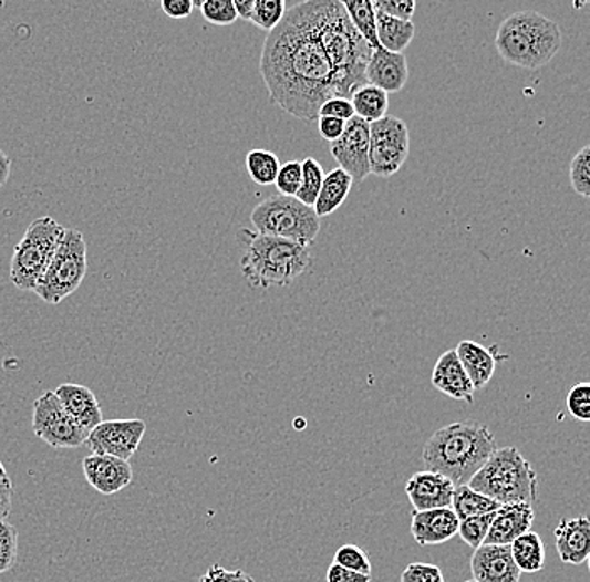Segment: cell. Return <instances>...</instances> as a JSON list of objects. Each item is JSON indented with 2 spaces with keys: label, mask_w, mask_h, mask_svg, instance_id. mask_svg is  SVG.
Wrapping results in <instances>:
<instances>
[{
  "label": "cell",
  "mask_w": 590,
  "mask_h": 582,
  "mask_svg": "<svg viewBox=\"0 0 590 582\" xmlns=\"http://www.w3.org/2000/svg\"><path fill=\"white\" fill-rule=\"evenodd\" d=\"M260 74L272 103L304 122H318L322 104L339 96L334 70L304 2L287 9L282 22L267 35Z\"/></svg>",
  "instance_id": "obj_1"
},
{
  "label": "cell",
  "mask_w": 590,
  "mask_h": 582,
  "mask_svg": "<svg viewBox=\"0 0 590 582\" xmlns=\"http://www.w3.org/2000/svg\"><path fill=\"white\" fill-rule=\"evenodd\" d=\"M306 12L312 29L331 61L338 80L339 96L351 97L366 84V66L373 49L358 34L341 0H308Z\"/></svg>",
  "instance_id": "obj_2"
},
{
  "label": "cell",
  "mask_w": 590,
  "mask_h": 582,
  "mask_svg": "<svg viewBox=\"0 0 590 582\" xmlns=\"http://www.w3.org/2000/svg\"><path fill=\"white\" fill-rule=\"evenodd\" d=\"M495 450L497 440L487 425L452 423L426 441L423 464L426 470L443 475L455 487L468 486Z\"/></svg>",
  "instance_id": "obj_3"
},
{
  "label": "cell",
  "mask_w": 590,
  "mask_h": 582,
  "mask_svg": "<svg viewBox=\"0 0 590 582\" xmlns=\"http://www.w3.org/2000/svg\"><path fill=\"white\" fill-rule=\"evenodd\" d=\"M242 247L240 271L252 289L286 288L312 266L311 249L277 237L242 229L237 236Z\"/></svg>",
  "instance_id": "obj_4"
},
{
  "label": "cell",
  "mask_w": 590,
  "mask_h": 582,
  "mask_svg": "<svg viewBox=\"0 0 590 582\" xmlns=\"http://www.w3.org/2000/svg\"><path fill=\"white\" fill-rule=\"evenodd\" d=\"M562 31L556 22L536 11L508 15L495 35V48L505 63L525 70H540L556 58Z\"/></svg>",
  "instance_id": "obj_5"
},
{
  "label": "cell",
  "mask_w": 590,
  "mask_h": 582,
  "mask_svg": "<svg viewBox=\"0 0 590 582\" xmlns=\"http://www.w3.org/2000/svg\"><path fill=\"white\" fill-rule=\"evenodd\" d=\"M468 487L500 506L517 502L532 506L539 493L536 470L515 447L497 448Z\"/></svg>",
  "instance_id": "obj_6"
},
{
  "label": "cell",
  "mask_w": 590,
  "mask_h": 582,
  "mask_svg": "<svg viewBox=\"0 0 590 582\" xmlns=\"http://www.w3.org/2000/svg\"><path fill=\"white\" fill-rule=\"evenodd\" d=\"M250 222L253 232L260 236L277 237L311 247L321 232V219L314 208L301 204L296 197L273 195L260 201L252 210Z\"/></svg>",
  "instance_id": "obj_7"
},
{
  "label": "cell",
  "mask_w": 590,
  "mask_h": 582,
  "mask_svg": "<svg viewBox=\"0 0 590 582\" xmlns=\"http://www.w3.org/2000/svg\"><path fill=\"white\" fill-rule=\"evenodd\" d=\"M64 232L66 229L49 216L35 219L25 229L11 260V281L19 291L34 292Z\"/></svg>",
  "instance_id": "obj_8"
},
{
  "label": "cell",
  "mask_w": 590,
  "mask_h": 582,
  "mask_svg": "<svg viewBox=\"0 0 590 582\" xmlns=\"http://www.w3.org/2000/svg\"><path fill=\"white\" fill-rule=\"evenodd\" d=\"M86 272V240L80 230L66 229L49 268L35 285V295L45 304L58 305L81 288Z\"/></svg>",
  "instance_id": "obj_9"
},
{
  "label": "cell",
  "mask_w": 590,
  "mask_h": 582,
  "mask_svg": "<svg viewBox=\"0 0 590 582\" xmlns=\"http://www.w3.org/2000/svg\"><path fill=\"white\" fill-rule=\"evenodd\" d=\"M410 156V129L403 119L384 116L370 125L371 175L390 178L406 164Z\"/></svg>",
  "instance_id": "obj_10"
},
{
  "label": "cell",
  "mask_w": 590,
  "mask_h": 582,
  "mask_svg": "<svg viewBox=\"0 0 590 582\" xmlns=\"http://www.w3.org/2000/svg\"><path fill=\"white\" fill-rule=\"evenodd\" d=\"M32 430L35 437L55 450L83 447L90 435L68 415L66 409L55 398L54 392H45L35 399L32 409Z\"/></svg>",
  "instance_id": "obj_11"
},
{
  "label": "cell",
  "mask_w": 590,
  "mask_h": 582,
  "mask_svg": "<svg viewBox=\"0 0 590 582\" xmlns=\"http://www.w3.org/2000/svg\"><path fill=\"white\" fill-rule=\"evenodd\" d=\"M145 434L146 423L143 419H103L87 435L86 445L93 454L110 455L130 461L138 451Z\"/></svg>",
  "instance_id": "obj_12"
},
{
  "label": "cell",
  "mask_w": 590,
  "mask_h": 582,
  "mask_svg": "<svg viewBox=\"0 0 590 582\" xmlns=\"http://www.w3.org/2000/svg\"><path fill=\"white\" fill-rule=\"evenodd\" d=\"M332 158L339 164L352 181L366 180L370 170V123L354 118L345 123L341 138L329 143Z\"/></svg>",
  "instance_id": "obj_13"
},
{
  "label": "cell",
  "mask_w": 590,
  "mask_h": 582,
  "mask_svg": "<svg viewBox=\"0 0 590 582\" xmlns=\"http://www.w3.org/2000/svg\"><path fill=\"white\" fill-rule=\"evenodd\" d=\"M84 479L96 492L110 497L122 492L133 482L130 461L110 455L93 454L83 460Z\"/></svg>",
  "instance_id": "obj_14"
},
{
  "label": "cell",
  "mask_w": 590,
  "mask_h": 582,
  "mask_svg": "<svg viewBox=\"0 0 590 582\" xmlns=\"http://www.w3.org/2000/svg\"><path fill=\"white\" fill-rule=\"evenodd\" d=\"M455 489L456 487L446 477L429 470L413 475L404 487L415 512L452 509Z\"/></svg>",
  "instance_id": "obj_15"
},
{
  "label": "cell",
  "mask_w": 590,
  "mask_h": 582,
  "mask_svg": "<svg viewBox=\"0 0 590 582\" xmlns=\"http://www.w3.org/2000/svg\"><path fill=\"white\" fill-rule=\"evenodd\" d=\"M472 574L477 582H520L521 572L508 545H480L472 555Z\"/></svg>",
  "instance_id": "obj_16"
},
{
  "label": "cell",
  "mask_w": 590,
  "mask_h": 582,
  "mask_svg": "<svg viewBox=\"0 0 590 582\" xmlns=\"http://www.w3.org/2000/svg\"><path fill=\"white\" fill-rule=\"evenodd\" d=\"M536 513L532 506L517 502L500 506L491 520L490 531L484 545H510L515 539L530 531Z\"/></svg>",
  "instance_id": "obj_17"
},
{
  "label": "cell",
  "mask_w": 590,
  "mask_h": 582,
  "mask_svg": "<svg viewBox=\"0 0 590 582\" xmlns=\"http://www.w3.org/2000/svg\"><path fill=\"white\" fill-rule=\"evenodd\" d=\"M366 84L380 87L384 93H400L406 86L410 70L404 54L376 49L366 66Z\"/></svg>",
  "instance_id": "obj_18"
},
{
  "label": "cell",
  "mask_w": 590,
  "mask_h": 582,
  "mask_svg": "<svg viewBox=\"0 0 590 582\" xmlns=\"http://www.w3.org/2000/svg\"><path fill=\"white\" fill-rule=\"evenodd\" d=\"M55 398L66 409L68 415L90 434L103 422V409L96 395L87 386L64 383L54 389Z\"/></svg>",
  "instance_id": "obj_19"
},
{
  "label": "cell",
  "mask_w": 590,
  "mask_h": 582,
  "mask_svg": "<svg viewBox=\"0 0 590 582\" xmlns=\"http://www.w3.org/2000/svg\"><path fill=\"white\" fill-rule=\"evenodd\" d=\"M458 517L452 509L425 510L411 516V534L420 545H438L458 534Z\"/></svg>",
  "instance_id": "obj_20"
},
{
  "label": "cell",
  "mask_w": 590,
  "mask_h": 582,
  "mask_svg": "<svg viewBox=\"0 0 590 582\" xmlns=\"http://www.w3.org/2000/svg\"><path fill=\"white\" fill-rule=\"evenodd\" d=\"M556 548L563 564L580 565L590 555V522L587 517L562 519L557 526Z\"/></svg>",
  "instance_id": "obj_21"
},
{
  "label": "cell",
  "mask_w": 590,
  "mask_h": 582,
  "mask_svg": "<svg viewBox=\"0 0 590 582\" xmlns=\"http://www.w3.org/2000/svg\"><path fill=\"white\" fill-rule=\"evenodd\" d=\"M432 383L438 392L456 402L474 403L475 388L466 376L455 350L445 351L433 367Z\"/></svg>",
  "instance_id": "obj_22"
},
{
  "label": "cell",
  "mask_w": 590,
  "mask_h": 582,
  "mask_svg": "<svg viewBox=\"0 0 590 582\" xmlns=\"http://www.w3.org/2000/svg\"><path fill=\"white\" fill-rule=\"evenodd\" d=\"M455 353L466 376L474 385L475 392L485 388L494 378L497 357L488 347L482 346L475 341L465 340L455 347Z\"/></svg>",
  "instance_id": "obj_23"
},
{
  "label": "cell",
  "mask_w": 590,
  "mask_h": 582,
  "mask_svg": "<svg viewBox=\"0 0 590 582\" xmlns=\"http://www.w3.org/2000/svg\"><path fill=\"white\" fill-rule=\"evenodd\" d=\"M352 178L345 174L341 168H334L329 172L322 181L321 191H319L318 200L314 204L315 216L319 219L329 217L344 204L345 198L349 197V191L352 188Z\"/></svg>",
  "instance_id": "obj_24"
},
{
  "label": "cell",
  "mask_w": 590,
  "mask_h": 582,
  "mask_svg": "<svg viewBox=\"0 0 590 582\" xmlns=\"http://www.w3.org/2000/svg\"><path fill=\"white\" fill-rule=\"evenodd\" d=\"M376 32L381 49L403 54L404 49L415 39L416 28L413 22L400 21L376 11Z\"/></svg>",
  "instance_id": "obj_25"
},
{
  "label": "cell",
  "mask_w": 590,
  "mask_h": 582,
  "mask_svg": "<svg viewBox=\"0 0 590 582\" xmlns=\"http://www.w3.org/2000/svg\"><path fill=\"white\" fill-rule=\"evenodd\" d=\"M511 559L518 571L540 572L546 564V548H544L542 539L537 532L528 531L521 534L520 538L515 539L510 545Z\"/></svg>",
  "instance_id": "obj_26"
},
{
  "label": "cell",
  "mask_w": 590,
  "mask_h": 582,
  "mask_svg": "<svg viewBox=\"0 0 590 582\" xmlns=\"http://www.w3.org/2000/svg\"><path fill=\"white\" fill-rule=\"evenodd\" d=\"M352 110H354V116L364 119L366 123H376L387 116V108H390V97L380 87L371 86V84H364V86L358 87L354 93L351 94Z\"/></svg>",
  "instance_id": "obj_27"
},
{
  "label": "cell",
  "mask_w": 590,
  "mask_h": 582,
  "mask_svg": "<svg viewBox=\"0 0 590 582\" xmlns=\"http://www.w3.org/2000/svg\"><path fill=\"white\" fill-rule=\"evenodd\" d=\"M342 6H344L345 14L356 29L358 34L370 44L373 51L381 49L380 42H377L376 9H374L373 2L371 0H352V2L345 0Z\"/></svg>",
  "instance_id": "obj_28"
},
{
  "label": "cell",
  "mask_w": 590,
  "mask_h": 582,
  "mask_svg": "<svg viewBox=\"0 0 590 582\" xmlns=\"http://www.w3.org/2000/svg\"><path fill=\"white\" fill-rule=\"evenodd\" d=\"M498 509H500V503L482 496L480 492L472 489V487H456L455 493H453L452 510L458 517V520L497 512Z\"/></svg>",
  "instance_id": "obj_29"
},
{
  "label": "cell",
  "mask_w": 590,
  "mask_h": 582,
  "mask_svg": "<svg viewBox=\"0 0 590 582\" xmlns=\"http://www.w3.org/2000/svg\"><path fill=\"white\" fill-rule=\"evenodd\" d=\"M247 172H249L252 181L260 187H269L276 184L279 175L280 164L279 156L269 149L253 148L246 158Z\"/></svg>",
  "instance_id": "obj_30"
},
{
  "label": "cell",
  "mask_w": 590,
  "mask_h": 582,
  "mask_svg": "<svg viewBox=\"0 0 590 582\" xmlns=\"http://www.w3.org/2000/svg\"><path fill=\"white\" fill-rule=\"evenodd\" d=\"M302 165V181L301 188H299L298 198L301 204L308 205V207H314L315 200H318L319 191H321L322 181H324V168L319 164L315 158L308 156Z\"/></svg>",
  "instance_id": "obj_31"
},
{
  "label": "cell",
  "mask_w": 590,
  "mask_h": 582,
  "mask_svg": "<svg viewBox=\"0 0 590 582\" xmlns=\"http://www.w3.org/2000/svg\"><path fill=\"white\" fill-rule=\"evenodd\" d=\"M286 11L287 6L283 0H256L250 22L270 34L282 22Z\"/></svg>",
  "instance_id": "obj_32"
},
{
  "label": "cell",
  "mask_w": 590,
  "mask_h": 582,
  "mask_svg": "<svg viewBox=\"0 0 590 582\" xmlns=\"http://www.w3.org/2000/svg\"><path fill=\"white\" fill-rule=\"evenodd\" d=\"M494 516L495 512H491L485 513V516L468 517V519L459 520V538H462L463 542L468 544L469 548H480V545H484L485 539H487L488 531H490Z\"/></svg>",
  "instance_id": "obj_33"
},
{
  "label": "cell",
  "mask_w": 590,
  "mask_h": 582,
  "mask_svg": "<svg viewBox=\"0 0 590 582\" xmlns=\"http://www.w3.org/2000/svg\"><path fill=\"white\" fill-rule=\"evenodd\" d=\"M570 185L580 197H590V146L586 145L570 164Z\"/></svg>",
  "instance_id": "obj_34"
},
{
  "label": "cell",
  "mask_w": 590,
  "mask_h": 582,
  "mask_svg": "<svg viewBox=\"0 0 590 582\" xmlns=\"http://www.w3.org/2000/svg\"><path fill=\"white\" fill-rule=\"evenodd\" d=\"M19 532L12 523L0 522V574L11 571L18 562Z\"/></svg>",
  "instance_id": "obj_35"
},
{
  "label": "cell",
  "mask_w": 590,
  "mask_h": 582,
  "mask_svg": "<svg viewBox=\"0 0 590 582\" xmlns=\"http://www.w3.org/2000/svg\"><path fill=\"white\" fill-rule=\"evenodd\" d=\"M332 562L349 569V571L360 572V574L371 575V571H373V565H371L366 551H363L360 545H342L335 552L334 561Z\"/></svg>",
  "instance_id": "obj_36"
},
{
  "label": "cell",
  "mask_w": 590,
  "mask_h": 582,
  "mask_svg": "<svg viewBox=\"0 0 590 582\" xmlns=\"http://www.w3.org/2000/svg\"><path fill=\"white\" fill-rule=\"evenodd\" d=\"M205 21L214 25H231L237 21L234 0H205L200 8Z\"/></svg>",
  "instance_id": "obj_37"
},
{
  "label": "cell",
  "mask_w": 590,
  "mask_h": 582,
  "mask_svg": "<svg viewBox=\"0 0 590 582\" xmlns=\"http://www.w3.org/2000/svg\"><path fill=\"white\" fill-rule=\"evenodd\" d=\"M302 181V165L301 162L293 160L287 162L286 165H282L277 175L276 187L279 190V195L283 197H296L298 195L299 188H301Z\"/></svg>",
  "instance_id": "obj_38"
},
{
  "label": "cell",
  "mask_w": 590,
  "mask_h": 582,
  "mask_svg": "<svg viewBox=\"0 0 590 582\" xmlns=\"http://www.w3.org/2000/svg\"><path fill=\"white\" fill-rule=\"evenodd\" d=\"M567 408L570 415L579 422L590 419V385L589 383H577L570 388L567 395Z\"/></svg>",
  "instance_id": "obj_39"
},
{
  "label": "cell",
  "mask_w": 590,
  "mask_h": 582,
  "mask_svg": "<svg viewBox=\"0 0 590 582\" xmlns=\"http://www.w3.org/2000/svg\"><path fill=\"white\" fill-rule=\"evenodd\" d=\"M401 582H445V578L438 565L411 562L401 574Z\"/></svg>",
  "instance_id": "obj_40"
},
{
  "label": "cell",
  "mask_w": 590,
  "mask_h": 582,
  "mask_svg": "<svg viewBox=\"0 0 590 582\" xmlns=\"http://www.w3.org/2000/svg\"><path fill=\"white\" fill-rule=\"evenodd\" d=\"M373 6L377 12L400 21L413 22L415 18L416 2L413 0H376Z\"/></svg>",
  "instance_id": "obj_41"
},
{
  "label": "cell",
  "mask_w": 590,
  "mask_h": 582,
  "mask_svg": "<svg viewBox=\"0 0 590 582\" xmlns=\"http://www.w3.org/2000/svg\"><path fill=\"white\" fill-rule=\"evenodd\" d=\"M319 116H325V118L341 119V122L348 123L349 119L354 118V110H352L351 100L349 97H329L321 108H319Z\"/></svg>",
  "instance_id": "obj_42"
},
{
  "label": "cell",
  "mask_w": 590,
  "mask_h": 582,
  "mask_svg": "<svg viewBox=\"0 0 590 582\" xmlns=\"http://www.w3.org/2000/svg\"><path fill=\"white\" fill-rule=\"evenodd\" d=\"M198 582H256V579L247 574V572L240 571V569L230 571V569H225L224 565L214 564L201 575Z\"/></svg>",
  "instance_id": "obj_43"
},
{
  "label": "cell",
  "mask_w": 590,
  "mask_h": 582,
  "mask_svg": "<svg viewBox=\"0 0 590 582\" xmlns=\"http://www.w3.org/2000/svg\"><path fill=\"white\" fill-rule=\"evenodd\" d=\"M162 11L169 19H187L194 11V0H163Z\"/></svg>",
  "instance_id": "obj_44"
},
{
  "label": "cell",
  "mask_w": 590,
  "mask_h": 582,
  "mask_svg": "<svg viewBox=\"0 0 590 582\" xmlns=\"http://www.w3.org/2000/svg\"><path fill=\"white\" fill-rule=\"evenodd\" d=\"M319 135L325 139V142L332 143L335 139L341 138L344 133L345 122L335 118H325V116H319L318 118Z\"/></svg>",
  "instance_id": "obj_45"
},
{
  "label": "cell",
  "mask_w": 590,
  "mask_h": 582,
  "mask_svg": "<svg viewBox=\"0 0 590 582\" xmlns=\"http://www.w3.org/2000/svg\"><path fill=\"white\" fill-rule=\"evenodd\" d=\"M328 582H371V575L349 571L332 562L331 568L328 569Z\"/></svg>",
  "instance_id": "obj_46"
},
{
  "label": "cell",
  "mask_w": 590,
  "mask_h": 582,
  "mask_svg": "<svg viewBox=\"0 0 590 582\" xmlns=\"http://www.w3.org/2000/svg\"><path fill=\"white\" fill-rule=\"evenodd\" d=\"M12 497H14V487H12L11 477L0 480V522H6L12 512Z\"/></svg>",
  "instance_id": "obj_47"
},
{
  "label": "cell",
  "mask_w": 590,
  "mask_h": 582,
  "mask_svg": "<svg viewBox=\"0 0 590 582\" xmlns=\"http://www.w3.org/2000/svg\"><path fill=\"white\" fill-rule=\"evenodd\" d=\"M253 6H256V0H234L237 18L244 19V21H250L252 18Z\"/></svg>",
  "instance_id": "obj_48"
},
{
  "label": "cell",
  "mask_w": 590,
  "mask_h": 582,
  "mask_svg": "<svg viewBox=\"0 0 590 582\" xmlns=\"http://www.w3.org/2000/svg\"><path fill=\"white\" fill-rule=\"evenodd\" d=\"M12 160L0 149V188L8 184L11 178Z\"/></svg>",
  "instance_id": "obj_49"
},
{
  "label": "cell",
  "mask_w": 590,
  "mask_h": 582,
  "mask_svg": "<svg viewBox=\"0 0 590 582\" xmlns=\"http://www.w3.org/2000/svg\"><path fill=\"white\" fill-rule=\"evenodd\" d=\"M9 479L8 470H6L4 464L0 461V480Z\"/></svg>",
  "instance_id": "obj_50"
},
{
  "label": "cell",
  "mask_w": 590,
  "mask_h": 582,
  "mask_svg": "<svg viewBox=\"0 0 590 582\" xmlns=\"http://www.w3.org/2000/svg\"><path fill=\"white\" fill-rule=\"evenodd\" d=\"M4 8H6L4 2H2V0H0V11H2V9H4Z\"/></svg>",
  "instance_id": "obj_51"
},
{
  "label": "cell",
  "mask_w": 590,
  "mask_h": 582,
  "mask_svg": "<svg viewBox=\"0 0 590 582\" xmlns=\"http://www.w3.org/2000/svg\"><path fill=\"white\" fill-rule=\"evenodd\" d=\"M465 582H477V581H474V579H469V581H465Z\"/></svg>",
  "instance_id": "obj_52"
}]
</instances>
